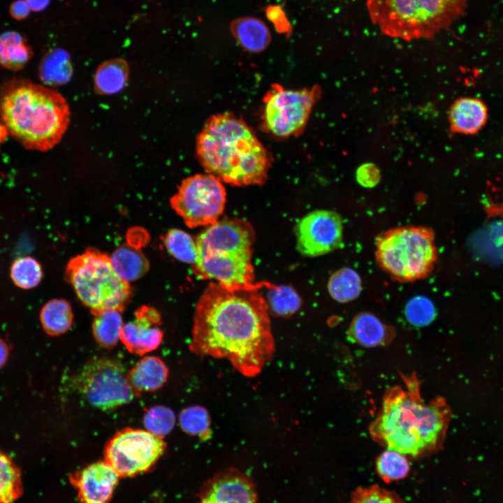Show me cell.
Wrapping results in <instances>:
<instances>
[{
    "instance_id": "16",
    "label": "cell",
    "mask_w": 503,
    "mask_h": 503,
    "mask_svg": "<svg viewBox=\"0 0 503 503\" xmlns=\"http://www.w3.org/2000/svg\"><path fill=\"white\" fill-rule=\"evenodd\" d=\"M198 503H256V493L245 475L231 470L208 481Z\"/></svg>"
},
{
    "instance_id": "15",
    "label": "cell",
    "mask_w": 503,
    "mask_h": 503,
    "mask_svg": "<svg viewBox=\"0 0 503 503\" xmlns=\"http://www.w3.org/2000/svg\"><path fill=\"white\" fill-rule=\"evenodd\" d=\"M119 477L105 461L88 465L72 479L79 503H110Z\"/></svg>"
},
{
    "instance_id": "2",
    "label": "cell",
    "mask_w": 503,
    "mask_h": 503,
    "mask_svg": "<svg viewBox=\"0 0 503 503\" xmlns=\"http://www.w3.org/2000/svg\"><path fill=\"white\" fill-rule=\"evenodd\" d=\"M404 386L388 388L369 432L374 442L406 456L419 458L442 446L451 418L440 397L426 402L421 395L415 374L402 375Z\"/></svg>"
},
{
    "instance_id": "8",
    "label": "cell",
    "mask_w": 503,
    "mask_h": 503,
    "mask_svg": "<svg viewBox=\"0 0 503 503\" xmlns=\"http://www.w3.org/2000/svg\"><path fill=\"white\" fill-rule=\"evenodd\" d=\"M66 277L92 314L104 309L121 312L131 297L129 283L115 273L110 257L94 248L69 261Z\"/></svg>"
},
{
    "instance_id": "13",
    "label": "cell",
    "mask_w": 503,
    "mask_h": 503,
    "mask_svg": "<svg viewBox=\"0 0 503 503\" xmlns=\"http://www.w3.org/2000/svg\"><path fill=\"white\" fill-rule=\"evenodd\" d=\"M295 234L296 248L301 254L321 256L340 246L343 237L342 219L335 212L316 210L299 221Z\"/></svg>"
},
{
    "instance_id": "6",
    "label": "cell",
    "mask_w": 503,
    "mask_h": 503,
    "mask_svg": "<svg viewBox=\"0 0 503 503\" xmlns=\"http://www.w3.org/2000/svg\"><path fill=\"white\" fill-rule=\"evenodd\" d=\"M468 0H367L381 33L406 41L432 39L464 15Z\"/></svg>"
},
{
    "instance_id": "27",
    "label": "cell",
    "mask_w": 503,
    "mask_h": 503,
    "mask_svg": "<svg viewBox=\"0 0 503 503\" xmlns=\"http://www.w3.org/2000/svg\"><path fill=\"white\" fill-rule=\"evenodd\" d=\"M330 296L337 302L344 303L356 299L362 291L360 275L351 268H342L335 272L328 282Z\"/></svg>"
},
{
    "instance_id": "18",
    "label": "cell",
    "mask_w": 503,
    "mask_h": 503,
    "mask_svg": "<svg viewBox=\"0 0 503 503\" xmlns=\"http://www.w3.org/2000/svg\"><path fill=\"white\" fill-rule=\"evenodd\" d=\"M348 336L360 346L376 347L390 343L395 337V330L372 313L363 312L357 314L352 319Z\"/></svg>"
},
{
    "instance_id": "12",
    "label": "cell",
    "mask_w": 503,
    "mask_h": 503,
    "mask_svg": "<svg viewBox=\"0 0 503 503\" xmlns=\"http://www.w3.org/2000/svg\"><path fill=\"white\" fill-rule=\"evenodd\" d=\"M161 437L147 430L127 428L117 432L107 443L105 461L119 476L146 472L164 452Z\"/></svg>"
},
{
    "instance_id": "38",
    "label": "cell",
    "mask_w": 503,
    "mask_h": 503,
    "mask_svg": "<svg viewBox=\"0 0 503 503\" xmlns=\"http://www.w3.org/2000/svg\"><path fill=\"white\" fill-rule=\"evenodd\" d=\"M356 179L360 185L365 187H373L379 182V170L372 163H365L358 168Z\"/></svg>"
},
{
    "instance_id": "25",
    "label": "cell",
    "mask_w": 503,
    "mask_h": 503,
    "mask_svg": "<svg viewBox=\"0 0 503 503\" xmlns=\"http://www.w3.org/2000/svg\"><path fill=\"white\" fill-rule=\"evenodd\" d=\"M73 68L69 54L62 49L51 50L43 57L39 66V76L46 85L57 86L66 83Z\"/></svg>"
},
{
    "instance_id": "17",
    "label": "cell",
    "mask_w": 503,
    "mask_h": 503,
    "mask_svg": "<svg viewBox=\"0 0 503 503\" xmlns=\"http://www.w3.org/2000/svg\"><path fill=\"white\" fill-rule=\"evenodd\" d=\"M488 119L486 104L476 97H462L451 105L449 120L451 130L457 133L474 135L486 125Z\"/></svg>"
},
{
    "instance_id": "39",
    "label": "cell",
    "mask_w": 503,
    "mask_h": 503,
    "mask_svg": "<svg viewBox=\"0 0 503 503\" xmlns=\"http://www.w3.org/2000/svg\"><path fill=\"white\" fill-rule=\"evenodd\" d=\"M30 11L25 0H15L11 3L9 8L10 15L17 20L27 18L29 15Z\"/></svg>"
},
{
    "instance_id": "42",
    "label": "cell",
    "mask_w": 503,
    "mask_h": 503,
    "mask_svg": "<svg viewBox=\"0 0 503 503\" xmlns=\"http://www.w3.org/2000/svg\"><path fill=\"white\" fill-rule=\"evenodd\" d=\"M8 134L9 133L5 125L2 122H0V147L6 140Z\"/></svg>"
},
{
    "instance_id": "37",
    "label": "cell",
    "mask_w": 503,
    "mask_h": 503,
    "mask_svg": "<svg viewBox=\"0 0 503 503\" xmlns=\"http://www.w3.org/2000/svg\"><path fill=\"white\" fill-rule=\"evenodd\" d=\"M265 15L278 33L289 34L291 32V23L282 6L279 5L267 6Z\"/></svg>"
},
{
    "instance_id": "35",
    "label": "cell",
    "mask_w": 503,
    "mask_h": 503,
    "mask_svg": "<svg viewBox=\"0 0 503 503\" xmlns=\"http://www.w3.org/2000/svg\"><path fill=\"white\" fill-rule=\"evenodd\" d=\"M404 314L411 324L423 327L433 321L436 317V309L429 298L417 296L408 301L405 306Z\"/></svg>"
},
{
    "instance_id": "34",
    "label": "cell",
    "mask_w": 503,
    "mask_h": 503,
    "mask_svg": "<svg viewBox=\"0 0 503 503\" xmlns=\"http://www.w3.org/2000/svg\"><path fill=\"white\" fill-rule=\"evenodd\" d=\"M180 425L190 435L206 437L210 428V416L207 410L199 406L182 409L179 416Z\"/></svg>"
},
{
    "instance_id": "36",
    "label": "cell",
    "mask_w": 503,
    "mask_h": 503,
    "mask_svg": "<svg viewBox=\"0 0 503 503\" xmlns=\"http://www.w3.org/2000/svg\"><path fill=\"white\" fill-rule=\"evenodd\" d=\"M348 503H403L395 493L379 486L358 488Z\"/></svg>"
},
{
    "instance_id": "29",
    "label": "cell",
    "mask_w": 503,
    "mask_h": 503,
    "mask_svg": "<svg viewBox=\"0 0 503 503\" xmlns=\"http://www.w3.org/2000/svg\"><path fill=\"white\" fill-rule=\"evenodd\" d=\"M163 242L168 252L176 259L192 266L196 263L198 249L196 240L187 232L177 228L170 229L165 235Z\"/></svg>"
},
{
    "instance_id": "40",
    "label": "cell",
    "mask_w": 503,
    "mask_h": 503,
    "mask_svg": "<svg viewBox=\"0 0 503 503\" xmlns=\"http://www.w3.org/2000/svg\"><path fill=\"white\" fill-rule=\"evenodd\" d=\"M31 11L40 12L45 10L50 0H25Z\"/></svg>"
},
{
    "instance_id": "5",
    "label": "cell",
    "mask_w": 503,
    "mask_h": 503,
    "mask_svg": "<svg viewBox=\"0 0 503 503\" xmlns=\"http://www.w3.org/2000/svg\"><path fill=\"white\" fill-rule=\"evenodd\" d=\"M255 233L252 225L239 218H224L207 226L196 238V275L214 279L230 289H255L265 283H254L252 262Z\"/></svg>"
},
{
    "instance_id": "21",
    "label": "cell",
    "mask_w": 503,
    "mask_h": 503,
    "mask_svg": "<svg viewBox=\"0 0 503 503\" xmlns=\"http://www.w3.org/2000/svg\"><path fill=\"white\" fill-rule=\"evenodd\" d=\"M112 267L123 280L129 282L143 277L149 270V262L133 244L118 247L110 256Z\"/></svg>"
},
{
    "instance_id": "28",
    "label": "cell",
    "mask_w": 503,
    "mask_h": 503,
    "mask_svg": "<svg viewBox=\"0 0 503 503\" xmlns=\"http://www.w3.org/2000/svg\"><path fill=\"white\" fill-rule=\"evenodd\" d=\"M20 469L7 453L0 451V503H13L23 494Z\"/></svg>"
},
{
    "instance_id": "3",
    "label": "cell",
    "mask_w": 503,
    "mask_h": 503,
    "mask_svg": "<svg viewBox=\"0 0 503 503\" xmlns=\"http://www.w3.org/2000/svg\"><path fill=\"white\" fill-rule=\"evenodd\" d=\"M196 154L207 173L234 186L263 184L270 156L253 130L229 114L212 116L196 140Z\"/></svg>"
},
{
    "instance_id": "32",
    "label": "cell",
    "mask_w": 503,
    "mask_h": 503,
    "mask_svg": "<svg viewBox=\"0 0 503 503\" xmlns=\"http://www.w3.org/2000/svg\"><path fill=\"white\" fill-rule=\"evenodd\" d=\"M10 275L13 282L17 287L31 289L37 286L42 279V267L33 257H19L13 262Z\"/></svg>"
},
{
    "instance_id": "22",
    "label": "cell",
    "mask_w": 503,
    "mask_h": 503,
    "mask_svg": "<svg viewBox=\"0 0 503 503\" xmlns=\"http://www.w3.org/2000/svg\"><path fill=\"white\" fill-rule=\"evenodd\" d=\"M129 78V65L122 58H114L101 63L94 75V89L102 95L119 92Z\"/></svg>"
},
{
    "instance_id": "23",
    "label": "cell",
    "mask_w": 503,
    "mask_h": 503,
    "mask_svg": "<svg viewBox=\"0 0 503 503\" xmlns=\"http://www.w3.org/2000/svg\"><path fill=\"white\" fill-rule=\"evenodd\" d=\"M32 56L24 37L14 31L0 35V66L12 71L22 68Z\"/></svg>"
},
{
    "instance_id": "33",
    "label": "cell",
    "mask_w": 503,
    "mask_h": 503,
    "mask_svg": "<svg viewBox=\"0 0 503 503\" xmlns=\"http://www.w3.org/2000/svg\"><path fill=\"white\" fill-rule=\"evenodd\" d=\"M175 423L174 412L161 405L151 407L143 417V423L147 430L161 438L173 430Z\"/></svg>"
},
{
    "instance_id": "31",
    "label": "cell",
    "mask_w": 503,
    "mask_h": 503,
    "mask_svg": "<svg viewBox=\"0 0 503 503\" xmlns=\"http://www.w3.org/2000/svg\"><path fill=\"white\" fill-rule=\"evenodd\" d=\"M376 470L384 481L391 482L406 477L409 472L410 465L405 455L387 449L377 457Z\"/></svg>"
},
{
    "instance_id": "20",
    "label": "cell",
    "mask_w": 503,
    "mask_h": 503,
    "mask_svg": "<svg viewBox=\"0 0 503 503\" xmlns=\"http://www.w3.org/2000/svg\"><path fill=\"white\" fill-rule=\"evenodd\" d=\"M231 31L242 48L253 53L263 51L271 40L266 24L254 17L235 20L231 24Z\"/></svg>"
},
{
    "instance_id": "14",
    "label": "cell",
    "mask_w": 503,
    "mask_h": 503,
    "mask_svg": "<svg viewBox=\"0 0 503 503\" xmlns=\"http://www.w3.org/2000/svg\"><path fill=\"white\" fill-rule=\"evenodd\" d=\"M161 326L159 312L152 307L142 306L135 312L133 320L123 324L120 340L129 352L143 355L161 343L163 331Z\"/></svg>"
},
{
    "instance_id": "19",
    "label": "cell",
    "mask_w": 503,
    "mask_h": 503,
    "mask_svg": "<svg viewBox=\"0 0 503 503\" xmlns=\"http://www.w3.org/2000/svg\"><path fill=\"white\" fill-rule=\"evenodd\" d=\"M168 376V369L164 362L154 356L143 358L126 374L136 395L158 391L166 382Z\"/></svg>"
},
{
    "instance_id": "24",
    "label": "cell",
    "mask_w": 503,
    "mask_h": 503,
    "mask_svg": "<svg viewBox=\"0 0 503 503\" xmlns=\"http://www.w3.org/2000/svg\"><path fill=\"white\" fill-rule=\"evenodd\" d=\"M73 314L70 304L63 299H52L40 312V321L44 331L49 335L57 336L67 332L71 327Z\"/></svg>"
},
{
    "instance_id": "9",
    "label": "cell",
    "mask_w": 503,
    "mask_h": 503,
    "mask_svg": "<svg viewBox=\"0 0 503 503\" xmlns=\"http://www.w3.org/2000/svg\"><path fill=\"white\" fill-rule=\"evenodd\" d=\"M125 368L119 360L96 356L78 371L75 384L79 392L93 407L111 410L130 402L134 395Z\"/></svg>"
},
{
    "instance_id": "41",
    "label": "cell",
    "mask_w": 503,
    "mask_h": 503,
    "mask_svg": "<svg viewBox=\"0 0 503 503\" xmlns=\"http://www.w3.org/2000/svg\"><path fill=\"white\" fill-rule=\"evenodd\" d=\"M9 356V348L8 344L0 338V369L6 363Z\"/></svg>"
},
{
    "instance_id": "7",
    "label": "cell",
    "mask_w": 503,
    "mask_h": 503,
    "mask_svg": "<svg viewBox=\"0 0 503 503\" xmlns=\"http://www.w3.org/2000/svg\"><path fill=\"white\" fill-rule=\"evenodd\" d=\"M375 256L381 268L398 282L426 278L437 259L434 233L421 226L387 230L376 238Z\"/></svg>"
},
{
    "instance_id": "10",
    "label": "cell",
    "mask_w": 503,
    "mask_h": 503,
    "mask_svg": "<svg viewBox=\"0 0 503 503\" xmlns=\"http://www.w3.org/2000/svg\"><path fill=\"white\" fill-rule=\"evenodd\" d=\"M226 193L222 181L214 175L196 174L183 180L170 205L189 228L208 226L223 213Z\"/></svg>"
},
{
    "instance_id": "26",
    "label": "cell",
    "mask_w": 503,
    "mask_h": 503,
    "mask_svg": "<svg viewBox=\"0 0 503 503\" xmlns=\"http://www.w3.org/2000/svg\"><path fill=\"white\" fill-rule=\"evenodd\" d=\"M93 314L92 333L95 341L105 349L113 348L120 340L123 326L120 312L104 309Z\"/></svg>"
},
{
    "instance_id": "30",
    "label": "cell",
    "mask_w": 503,
    "mask_h": 503,
    "mask_svg": "<svg viewBox=\"0 0 503 503\" xmlns=\"http://www.w3.org/2000/svg\"><path fill=\"white\" fill-rule=\"evenodd\" d=\"M267 300L268 307L279 316H289L298 310L301 299L297 292L289 286H277L268 283Z\"/></svg>"
},
{
    "instance_id": "4",
    "label": "cell",
    "mask_w": 503,
    "mask_h": 503,
    "mask_svg": "<svg viewBox=\"0 0 503 503\" xmlns=\"http://www.w3.org/2000/svg\"><path fill=\"white\" fill-rule=\"evenodd\" d=\"M0 116L9 134L27 149L47 151L62 138L70 110L58 92L26 80H13L0 90Z\"/></svg>"
},
{
    "instance_id": "1",
    "label": "cell",
    "mask_w": 503,
    "mask_h": 503,
    "mask_svg": "<svg viewBox=\"0 0 503 503\" xmlns=\"http://www.w3.org/2000/svg\"><path fill=\"white\" fill-rule=\"evenodd\" d=\"M258 289L210 283L196 306L190 351L226 358L246 377L258 374L275 352L268 306Z\"/></svg>"
},
{
    "instance_id": "11",
    "label": "cell",
    "mask_w": 503,
    "mask_h": 503,
    "mask_svg": "<svg viewBox=\"0 0 503 503\" xmlns=\"http://www.w3.org/2000/svg\"><path fill=\"white\" fill-rule=\"evenodd\" d=\"M321 95L318 86L290 89L274 84L263 98L264 128L278 137L296 136L304 129L313 106Z\"/></svg>"
}]
</instances>
